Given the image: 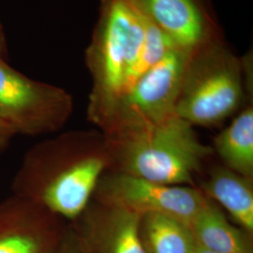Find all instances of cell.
Masks as SVG:
<instances>
[{"mask_svg": "<svg viewBox=\"0 0 253 253\" xmlns=\"http://www.w3.org/2000/svg\"><path fill=\"white\" fill-rule=\"evenodd\" d=\"M174 48L172 40L132 0H101L85 53L92 78L89 121L101 128L118 100Z\"/></svg>", "mask_w": 253, "mask_h": 253, "instance_id": "6da1fadb", "label": "cell"}, {"mask_svg": "<svg viewBox=\"0 0 253 253\" xmlns=\"http://www.w3.org/2000/svg\"><path fill=\"white\" fill-rule=\"evenodd\" d=\"M214 253V252H212V251H209V250H207V249H204V248H202V247H199V246H197V248H196V250L194 251V253Z\"/></svg>", "mask_w": 253, "mask_h": 253, "instance_id": "e0dca14e", "label": "cell"}, {"mask_svg": "<svg viewBox=\"0 0 253 253\" xmlns=\"http://www.w3.org/2000/svg\"><path fill=\"white\" fill-rule=\"evenodd\" d=\"M73 106V98L65 89L27 77L0 56V118L16 135L58 131L71 117Z\"/></svg>", "mask_w": 253, "mask_h": 253, "instance_id": "5b68a950", "label": "cell"}, {"mask_svg": "<svg viewBox=\"0 0 253 253\" xmlns=\"http://www.w3.org/2000/svg\"><path fill=\"white\" fill-rule=\"evenodd\" d=\"M190 227L196 244L204 249L217 253H253V235L234 226L208 198Z\"/></svg>", "mask_w": 253, "mask_h": 253, "instance_id": "7c38bea8", "label": "cell"}, {"mask_svg": "<svg viewBox=\"0 0 253 253\" xmlns=\"http://www.w3.org/2000/svg\"><path fill=\"white\" fill-rule=\"evenodd\" d=\"M140 217L91 201L73 227L85 253H145L139 235Z\"/></svg>", "mask_w": 253, "mask_h": 253, "instance_id": "30bf717a", "label": "cell"}, {"mask_svg": "<svg viewBox=\"0 0 253 253\" xmlns=\"http://www.w3.org/2000/svg\"><path fill=\"white\" fill-rule=\"evenodd\" d=\"M108 167L104 139L85 131L67 132L37 144L25 154L11 191L73 222L90 204Z\"/></svg>", "mask_w": 253, "mask_h": 253, "instance_id": "7a4b0ae2", "label": "cell"}, {"mask_svg": "<svg viewBox=\"0 0 253 253\" xmlns=\"http://www.w3.org/2000/svg\"><path fill=\"white\" fill-rule=\"evenodd\" d=\"M93 198L101 205L140 216L161 213L189 224L208 200L202 190L191 186L162 184L118 172L101 176Z\"/></svg>", "mask_w": 253, "mask_h": 253, "instance_id": "52a82bcc", "label": "cell"}, {"mask_svg": "<svg viewBox=\"0 0 253 253\" xmlns=\"http://www.w3.org/2000/svg\"><path fill=\"white\" fill-rule=\"evenodd\" d=\"M252 90L242 58L219 38L190 54L175 115L193 126H217L240 109Z\"/></svg>", "mask_w": 253, "mask_h": 253, "instance_id": "277c9868", "label": "cell"}, {"mask_svg": "<svg viewBox=\"0 0 253 253\" xmlns=\"http://www.w3.org/2000/svg\"><path fill=\"white\" fill-rule=\"evenodd\" d=\"M189 53L174 48L118 100L101 129L104 136L151 126L175 115Z\"/></svg>", "mask_w": 253, "mask_h": 253, "instance_id": "8992f818", "label": "cell"}, {"mask_svg": "<svg viewBox=\"0 0 253 253\" xmlns=\"http://www.w3.org/2000/svg\"><path fill=\"white\" fill-rule=\"evenodd\" d=\"M139 235L145 253H193L197 248L190 224L170 215H142Z\"/></svg>", "mask_w": 253, "mask_h": 253, "instance_id": "5bb4252c", "label": "cell"}, {"mask_svg": "<svg viewBox=\"0 0 253 253\" xmlns=\"http://www.w3.org/2000/svg\"><path fill=\"white\" fill-rule=\"evenodd\" d=\"M15 136L13 129L0 118V154L9 147Z\"/></svg>", "mask_w": 253, "mask_h": 253, "instance_id": "2e32d148", "label": "cell"}, {"mask_svg": "<svg viewBox=\"0 0 253 253\" xmlns=\"http://www.w3.org/2000/svg\"><path fill=\"white\" fill-rule=\"evenodd\" d=\"M59 217L14 194L0 202V253H43L62 235Z\"/></svg>", "mask_w": 253, "mask_h": 253, "instance_id": "9c48e42d", "label": "cell"}, {"mask_svg": "<svg viewBox=\"0 0 253 253\" xmlns=\"http://www.w3.org/2000/svg\"><path fill=\"white\" fill-rule=\"evenodd\" d=\"M114 172L167 185H193L206 160L214 153L193 126L172 115L138 129L104 136Z\"/></svg>", "mask_w": 253, "mask_h": 253, "instance_id": "3957f363", "label": "cell"}, {"mask_svg": "<svg viewBox=\"0 0 253 253\" xmlns=\"http://www.w3.org/2000/svg\"><path fill=\"white\" fill-rule=\"evenodd\" d=\"M213 150L226 168L253 180V103L215 137Z\"/></svg>", "mask_w": 253, "mask_h": 253, "instance_id": "4fadbf2b", "label": "cell"}, {"mask_svg": "<svg viewBox=\"0 0 253 253\" xmlns=\"http://www.w3.org/2000/svg\"><path fill=\"white\" fill-rule=\"evenodd\" d=\"M43 253H85L79 236L73 226L64 229L62 235L49 250Z\"/></svg>", "mask_w": 253, "mask_h": 253, "instance_id": "9a60e30c", "label": "cell"}, {"mask_svg": "<svg viewBox=\"0 0 253 253\" xmlns=\"http://www.w3.org/2000/svg\"><path fill=\"white\" fill-rule=\"evenodd\" d=\"M132 1L174 45L189 53L221 38L207 0Z\"/></svg>", "mask_w": 253, "mask_h": 253, "instance_id": "ba28073f", "label": "cell"}, {"mask_svg": "<svg viewBox=\"0 0 253 253\" xmlns=\"http://www.w3.org/2000/svg\"><path fill=\"white\" fill-rule=\"evenodd\" d=\"M202 192L217 203L248 234L253 233V180L223 166L215 167L202 185Z\"/></svg>", "mask_w": 253, "mask_h": 253, "instance_id": "8fae6325", "label": "cell"}]
</instances>
